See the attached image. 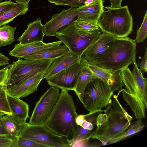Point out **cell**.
I'll return each instance as SVG.
<instances>
[{
  "mask_svg": "<svg viewBox=\"0 0 147 147\" xmlns=\"http://www.w3.org/2000/svg\"><path fill=\"white\" fill-rule=\"evenodd\" d=\"M43 25L40 18L31 22L17 40L21 44H25L36 41H43L45 35L43 32Z\"/></svg>",
  "mask_w": 147,
  "mask_h": 147,
  "instance_id": "e0dca14e",
  "label": "cell"
},
{
  "mask_svg": "<svg viewBox=\"0 0 147 147\" xmlns=\"http://www.w3.org/2000/svg\"><path fill=\"white\" fill-rule=\"evenodd\" d=\"M105 0H94L88 6L83 5L79 11L77 20L97 22L105 10Z\"/></svg>",
  "mask_w": 147,
  "mask_h": 147,
  "instance_id": "ac0fdd59",
  "label": "cell"
},
{
  "mask_svg": "<svg viewBox=\"0 0 147 147\" xmlns=\"http://www.w3.org/2000/svg\"><path fill=\"white\" fill-rule=\"evenodd\" d=\"M144 127V125L141 119H138L137 121L131 122L130 125L125 131L111 140L108 144L116 143L129 136L138 133L142 130Z\"/></svg>",
  "mask_w": 147,
  "mask_h": 147,
  "instance_id": "484cf974",
  "label": "cell"
},
{
  "mask_svg": "<svg viewBox=\"0 0 147 147\" xmlns=\"http://www.w3.org/2000/svg\"><path fill=\"white\" fill-rule=\"evenodd\" d=\"M83 66L80 60L61 71L47 80L50 86L59 89L73 90L77 80Z\"/></svg>",
  "mask_w": 147,
  "mask_h": 147,
  "instance_id": "8fae6325",
  "label": "cell"
},
{
  "mask_svg": "<svg viewBox=\"0 0 147 147\" xmlns=\"http://www.w3.org/2000/svg\"><path fill=\"white\" fill-rule=\"evenodd\" d=\"M2 116L0 117V136L12 138L10 134L6 130Z\"/></svg>",
  "mask_w": 147,
  "mask_h": 147,
  "instance_id": "74e56055",
  "label": "cell"
},
{
  "mask_svg": "<svg viewBox=\"0 0 147 147\" xmlns=\"http://www.w3.org/2000/svg\"><path fill=\"white\" fill-rule=\"evenodd\" d=\"M16 27L5 25L0 27V47L11 45L15 40V32Z\"/></svg>",
  "mask_w": 147,
  "mask_h": 147,
  "instance_id": "4316f807",
  "label": "cell"
},
{
  "mask_svg": "<svg viewBox=\"0 0 147 147\" xmlns=\"http://www.w3.org/2000/svg\"><path fill=\"white\" fill-rule=\"evenodd\" d=\"M122 0H109L111 5L110 6L113 8H117L120 7L121 3Z\"/></svg>",
  "mask_w": 147,
  "mask_h": 147,
  "instance_id": "b9f144b4",
  "label": "cell"
},
{
  "mask_svg": "<svg viewBox=\"0 0 147 147\" xmlns=\"http://www.w3.org/2000/svg\"><path fill=\"white\" fill-rule=\"evenodd\" d=\"M117 38L109 34L102 32L100 36L83 52L80 59L91 63L97 61L107 52Z\"/></svg>",
  "mask_w": 147,
  "mask_h": 147,
  "instance_id": "30bf717a",
  "label": "cell"
},
{
  "mask_svg": "<svg viewBox=\"0 0 147 147\" xmlns=\"http://www.w3.org/2000/svg\"><path fill=\"white\" fill-rule=\"evenodd\" d=\"M88 141L86 140L77 139L74 140L72 143L71 147H84L86 146Z\"/></svg>",
  "mask_w": 147,
  "mask_h": 147,
  "instance_id": "ab89813d",
  "label": "cell"
},
{
  "mask_svg": "<svg viewBox=\"0 0 147 147\" xmlns=\"http://www.w3.org/2000/svg\"><path fill=\"white\" fill-rule=\"evenodd\" d=\"M80 63L90 69L100 79L104 81L114 92L122 90L124 86L121 75V70H114L100 68L96 65L80 59Z\"/></svg>",
  "mask_w": 147,
  "mask_h": 147,
  "instance_id": "4fadbf2b",
  "label": "cell"
},
{
  "mask_svg": "<svg viewBox=\"0 0 147 147\" xmlns=\"http://www.w3.org/2000/svg\"><path fill=\"white\" fill-rule=\"evenodd\" d=\"M122 90L118 91L110 99L103 110L104 113L98 114L95 123L97 127L89 136V140L97 139L103 145H106L130 125L133 117L123 108L118 98Z\"/></svg>",
  "mask_w": 147,
  "mask_h": 147,
  "instance_id": "6da1fadb",
  "label": "cell"
},
{
  "mask_svg": "<svg viewBox=\"0 0 147 147\" xmlns=\"http://www.w3.org/2000/svg\"><path fill=\"white\" fill-rule=\"evenodd\" d=\"M136 41L129 37H117L105 54L92 63L104 69L121 70L136 61Z\"/></svg>",
  "mask_w": 147,
  "mask_h": 147,
  "instance_id": "3957f363",
  "label": "cell"
},
{
  "mask_svg": "<svg viewBox=\"0 0 147 147\" xmlns=\"http://www.w3.org/2000/svg\"><path fill=\"white\" fill-rule=\"evenodd\" d=\"M3 0H0V2H1Z\"/></svg>",
  "mask_w": 147,
  "mask_h": 147,
  "instance_id": "7dc6e473",
  "label": "cell"
},
{
  "mask_svg": "<svg viewBox=\"0 0 147 147\" xmlns=\"http://www.w3.org/2000/svg\"><path fill=\"white\" fill-rule=\"evenodd\" d=\"M92 131L78 126L74 135L73 141L77 139H81L88 141V138Z\"/></svg>",
  "mask_w": 147,
  "mask_h": 147,
  "instance_id": "836d02e7",
  "label": "cell"
},
{
  "mask_svg": "<svg viewBox=\"0 0 147 147\" xmlns=\"http://www.w3.org/2000/svg\"><path fill=\"white\" fill-rule=\"evenodd\" d=\"M94 0H86L84 2V5L86 6H88L92 3Z\"/></svg>",
  "mask_w": 147,
  "mask_h": 147,
  "instance_id": "ee69618b",
  "label": "cell"
},
{
  "mask_svg": "<svg viewBox=\"0 0 147 147\" xmlns=\"http://www.w3.org/2000/svg\"><path fill=\"white\" fill-rule=\"evenodd\" d=\"M7 97L9 106L13 114L19 118L26 121L29 117V107L28 104L13 96L7 92Z\"/></svg>",
  "mask_w": 147,
  "mask_h": 147,
  "instance_id": "cb8c5ba5",
  "label": "cell"
},
{
  "mask_svg": "<svg viewBox=\"0 0 147 147\" xmlns=\"http://www.w3.org/2000/svg\"><path fill=\"white\" fill-rule=\"evenodd\" d=\"M2 118L6 130L15 142L28 123L13 114L5 115Z\"/></svg>",
  "mask_w": 147,
  "mask_h": 147,
  "instance_id": "ffe728a7",
  "label": "cell"
},
{
  "mask_svg": "<svg viewBox=\"0 0 147 147\" xmlns=\"http://www.w3.org/2000/svg\"><path fill=\"white\" fill-rule=\"evenodd\" d=\"M67 47L63 45L42 50L28 55L24 58L25 60H33L49 59L54 60L69 52Z\"/></svg>",
  "mask_w": 147,
  "mask_h": 147,
  "instance_id": "d6986e66",
  "label": "cell"
},
{
  "mask_svg": "<svg viewBox=\"0 0 147 147\" xmlns=\"http://www.w3.org/2000/svg\"><path fill=\"white\" fill-rule=\"evenodd\" d=\"M59 89L51 86L36 103L28 123L31 125L42 124L52 112L59 96Z\"/></svg>",
  "mask_w": 147,
  "mask_h": 147,
  "instance_id": "9c48e42d",
  "label": "cell"
},
{
  "mask_svg": "<svg viewBox=\"0 0 147 147\" xmlns=\"http://www.w3.org/2000/svg\"><path fill=\"white\" fill-rule=\"evenodd\" d=\"M13 147H46L43 145L31 140L24 138L20 136L14 142Z\"/></svg>",
  "mask_w": 147,
  "mask_h": 147,
  "instance_id": "4dcf8cb0",
  "label": "cell"
},
{
  "mask_svg": "<svg viewBox=\"0 0 147 147\" xmlns=\"http://www.w3.org/2000/svg\"><path fill=\"white\" fill-rule=\"evenodd\" d=\"M133 63L134 68L131 72L134 81L144 96L147 99V79L143 77V74L138 67L136 60Z\"/></svg>",
  "mask_w": 147,
  "mask_h": 147,
  "instance_id": "83f0119b",
  "label": "cell"
},
{
  "mask_svg": "<svg viewBox=\"0 0 147 147\" xmlns=\"http://www.w3.org/2000/svg\"><path fill=\"white\" fill-rule=\"evenodd\" d=\"M97 78L90 69L83 66L74 90L82 103L84 91L88 84L91 81Z\"/></svg>",
  "mask_w": 147,
  "mask_h": 147,
  "instance_id": "44dd1931",
  "label": "cell"
},
{
  "mask_svg": "<svg viewBox=\"0 0 147 147\" xmlns=\"http://www.w3.org/2000/svg\"><path fill=\"white\" fill-rule=\"evenodd\" d=\"M100 29L90 32L78 29L75 21L61 28L56 33L58 38L73 54L80 57L83 52L102 33Z\"/></svg>",
  "mask_w": 147,
  "mask_h": 147,
  "instance_id": "5b68a950",
  "label": "cell"
},
{
  "mask_svg": "<svg viewBox=\"0 0 147 147\" xmlns=\"http://www.w3.org/2000/svg\"><path fill=\"white\" fill-rule=\"evenodd\" d=\"M6 115L5 113L0 111V117L2 116L3 115Z\"/></svg>",
  "mask_w": 147,
  "mask_h": 147,
  "instance_id": "bcb514c9",
  "label": "cell"
},
{
  "mask_svg": "<svg viewBox=\"0 0 147 147\" xmlns=\"http://www.w3.org/2000/svg\"><path fill=\"white\" fill-rule=\"evenodd\" d=\"M121 75L122 82L125 86L124 90L142 100L147 107V99L144 96L135 83L128 67L121 70Z\"/></svg>",
  "mask_w": 147,
  "mask_h": 147,
  "instance_id": "7402d4cb",
  "label": "cell"
},
{
  "mask_svg": "<svg viewBox=\"0 0 147 147\" xmlns=\"http://www.w3.org/2000/svg\"><path fill=\"white\" fill-rule=\"evenodd\" d=\"M46 71L40 73L17 86L7 87V92L11 95L19 98L26 97L34 93L43 79Z\"/></svg>",
  "mask_w": 147,
  "mask_h": 147,
  "instance_id": "9a60e30c",
  "label": "cell"
},
{
  "mask_svg": "<svg viewBox=\"0 0 147 147\" xmlns=\"http://www.w3.org/2000/svg\"><path fill=\"white\" fill-rule=\"evenodd\" d=\"M147 48H146L142 62L140 64V66L139 69L142 73H146L147 71Z\"/></svg>",
  "mask_w": 147,
  "mask_h": 147,
  "instance_id": "f35d334b",
  "label": "cell"
},
{
  "mask_svg": "<svg viewBox=\"0 0 147 147\" xmlns=\"http://www.w3.org/2000/svg\"><path fill=\"white\" fill-rule=\"evenodd\" d=\"M147 36V10L145 11L142 23L139 29L137 30L136 36L135 40L137 43L143 42Z\"/></svg>",
  "mask_w": 147,
  "mask_h": 147,
  "instance_id": "1f68e13d",
  "label": "cell"
},
{
  "mask_svg": "<svg viewBox=\"0 0 147 147\" xmlns=\"http://www.w3.org/2000/svg\"><path fill=\"white\" fill-rule=\"evenodd\" d=\"M9 60L7 57L0 52V68L2 66L9 64Z\"/></svg>",
  "mask_w": 147,
  "mask_h": 147,
  "instance_id": "60d3db41",
  "label": "cell"
},
{
  "mask_svg": "<svg viewBox=\"0 0 147 147\" xmlns=\"http://www.w3.org/2000/svg\"><path fill=\"white\" fill-rule=\"evenodd\" d=\"M20 136L46 147H71V144L65 138L55 134L42 124L33 125L28 123Z\"/></svg>",
  "mask_w": 147,
  "mask_h": 147,
  "instance_id": "ba28073f",
  "label": "cell"
},
{
  "mask_svg": "<svg viewBox=\"0 0 147 147\" xmlns=\"http://www.w3.org/2000/svg\"><path fill=\"white\" fill-rule=\"evenodd\" d=\"M11 0L5 1L0 2V14L9 9L12 7L15 4Z\"/></svg>",
  "mask_w": 147,
  "mask_h": 147,
  "instance_id": "8d00e7d4",
  "label": "cell"
},
{
  "mask_svg": "<svg viewBox=\"0 0 147 147\" xmlns=\"http://www.w3.org/2000/svg\"><path fill=\"white\" fill-rule=\"evenodd\" d=\"M7 89L6 85H0V111L5 113L6 115L12 114L7 97Z\"/></svg>",
  "mask_w": 147,
  "mask_h": 147,
  "instance_id": "f1b7e54d",
  "label": "cell"
},
{
  "mask_svg": "<svg viewBox=\"0 0 147 147\" xmlns=\"http://www.w3.org/2000/svg\"><path fill=\"white\" fill-rule=\"evenodd\" d=\"M57 5H67L73 8L79 7L84 5L86 0H47Z\"/></svg>",
  "mask_w": 147,
  "mask_h": 147,
  "instance_id": "d6a6232c",
  "label": "cell"
},
{
  "mask_svg": "<svg viewBox=\"0 0 147 147\" xmlns=\"http://www.w3.org/2000/svg\"><path fill=\"white\" fill-rule=\"evenodd\" d=\"M81 7H71L67 10L64 9L60 13L53 14L51 19L43 25L45 35L48 36H55L56 32L61 28L76 21Z\"/></svg>",
  "mask_w": 147,
  "mask_h": 147,
  "instance_id": "7c38bea8",
  "label": "cell"
},
{
  "mask_svg": "<svg viewBox=\"0 0 147 147\" xmlns=\"http://www.w3.org/2000/svg\"><path fill=\"white\" fill-rule=\"evenodd\" d=\"M78 115L73 96L68 90H61L52 112L42 124L55 134L65 138L71 146L78 126L76 123Z\"/></svg>",
  "mask_w": 147,
  "mask_h": 147,
  "instance_id": "7a4b0ae2",
  "label": "cell"
},
{
  "mask_svg": "<svg viewBox=\"0 0 147 147\" xmlns=\"http://www.w3.org/2000/svg\"><path fill=\"white\" fill-rule=\"evenodd\" d=\"M13 65V63L9 64L0 69V85H7Z\"/></svg>",
  "mask_w": 147,
  "mask_h": 147,
  "instance_id": "e575fe53",
  "label": "cell"
},
{
  "mask_svg": "<svg viewBox=\"0 0 147 147\" xmlns=\"http://www.w3.org/2000/svg\"><path fill=\"white\" fill-rule=\"evenodd\" d=\"M80 60V57L70 52L54 60L45 73L43 79L49 80L61 71Z\"/></svg>",
  "mask_w": 147,
  "mask_h": 147,
  "instance_id": "2e32d148",
  "label": "cell"
},
{
  "mask_svg": "<svg viewBox=\"0 0 147 147\" xmlns=\"http://www.w3.org/2000/svg\"><path fill=\"white\" fill-rule=\"evenodd\" d=\"M122 98L134 112L135 118L142 119L145 117L146 109H147L144 102L136 96L129 94L124 89L122 91Z\"/></svg>",
  "mask_w": 147,
  "mask_h": 147,
  "instance_id": "d4e9b609",
  "label": "cell"
},
{
  "mask_svg": "<svg viewBox=\"0 0 147 147\" xmlns=\"http://www.w3.org/2000/svg\"><path fill=\"white\" fill-rule=\"evenodd\" d=\"M85 119L84 115H78L76 119V123L78 126H81Z\"/></svg>",
  "mask_w": 147,
  "mask_h": 147,
  "instance_id": "7bdbcfd3",
  "label": "cell"
},
{
  "mask_svg": "<svg viewBox=\"0 0 147 147\" xmlns=\"http://www.w3.org/2000/svg\"><path fill=\"white\" fill-rule=\"evenodd\" d=\"M15 140L10 138L0 136V147H13Z\"/></svg>",
  "mask_w": 147,
  "mask_h": 147,
  "instance_id": "d590c367",
  "label": "cell"
},
{
  "mask_svg": "<svg viewBox=\"0 0 147 147\" xmlns=\"http://www.w3.org/2000/svg\"><path fill=\"white\" fill-rule=\"evenodd\" d=\"M28 2H16L9 9L0 14V27L12 21L16 17L25 14L28 11Z\"/></svg>",
  "mask_w": 147,
  "mask_h": 147,
  "instance_id": "603a6c76",
  "label": "cell"
},
{
  "mask_svg": "<svg viewBox=\"0 0 147 147\" xmlns=\"http://www.w3.org/2000/svg\"><path fill=\"white\" fill-rule=\"evenodd\" d=\"M62 43L61 40L48 43H45L43 41H36L25 44L19 43L15 45L9 54L11 56L21 59L35 52L59 46Z\"/></svg>",
  "mask_w": 147,
  "mask_h": 147,
  "instance_id": "5bb4252c",
  "label": "cell"
},
{
  "mask_svg": "<svg viewBox=\"0 0 147 147\" xmlns=\"http://www.w3.org/2000/svg\"><path fill=\"white\" fill-rule=\"evenodd\" d=\"M104 7L107 10H104L97 22L101 32L117 38L128 37L133 31V24L128 6L117 8Z\"/></svg>",
  "mask_w": 147,
  "mask_h": 147,
  "instance_id": "277c9868",
  "label": "cell"
},
{
  "mask_svg": "<svg viewBox=\"0 0 147 147\" xmlns=\"http://www.w3.org/2000/svg\"><path fill=\"white\" fill-rule=\"evenodd\" d=\"M54 60H18L13 65L7 84L8 87L18 85L37 74L46 71Z\"/></svg>",
  "mask_w": 147,
  "mask_h": 147,
  "instance_id": "8992f818",
  "label": "cell"
},
{
  "mask_svg": "<svg viewBox=\"0 0 147 147\" xmlns=\"http://www.w3.org/2000/svg\"><path fill=\"white\" fill-rule=\"evenodd\" d=\"M77 28L84 31H92L99 28L97 22L76 20L75 21Z\"/></svg>",
  "mask_w": 147,
  "mask_h": 147,
  "instance_id": "f546056e",
  "label": "cell"
},
{
  "mask_svg": "<svg viewBox=\"0 0 147 147\" xmlns=\"http://www.w3.org/2000/svg\"><path fill=\"white\" fill-rule=\"evenodd\" d=\"M113 94L109 86L97 78L90 82L87 86L82 104L90 112L100 111L107 106Z\"/></svg>",
  "mask_w": 147,
  "mask_h": 147,
  "instance_id": "52a82bcc",
  "label": "cell"
},
{
  "mask_svg": "<svg viewBox=\"0 0 147 147\" xmlns=\"http://www.w3.org/2000/svg\"><path fill=\"white\" fill-rule=\"evenodd\" d=\"M16 2H29V1L31 0H14Z\"/></svg>",
  "mask_w": 147,
  "mask_h": 147,
  "instance_id": "f6af8a7d",
  "label": "cell"
}]
</instances>
